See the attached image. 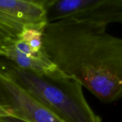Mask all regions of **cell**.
<instances>
[{
    "instance_id": "cell-7",
    "label": "cell",
    "mask_w": 122,
    "mask_h": 122,
    "mask_svg": "<svg viewBox=\"0 0 122 122\" xmlns=\"http://www.w3.org/2000/svg\"><path fill=\"white\" fill-rule=\"evenodd\" d=\"M7 118H10L9 114L3 109V107L0 104V121L3 119H6Z\"/></svg>"
},
{
    "instance_id": "cell-3",
    "label": "cell",
    "mask_w": 122,
    "mask_h": 122,
    "mask_svg": "<svg viewBox=\"0 0 122 122\" xmlns=\"http://www.w3.org/2000/svg\"><path fill=\"white\" fill-rule=\"evenodd\" d=\"M47 21L72 19L122 24V0H44Z\"/></svg>"
},
{
    "instance_id": "cell-5",
    "label": "cell",
    "mask_w": 122,
    "mask_h": 122,
    "mask_svg": "<svg viewBox=\"0 0 122 122\" xmlns=\"http://www.w3.org/2000/svg\"><path fill=\"white\" fill-rule=\"evenodd\" d=\"M44 0H0V37L17 39L25 30L47 24Z\"/></svg>"
},
{
    "instance_id": "cell-1",
    "label": "cell",
    "mask_w": 122,
    "mask_h": 122,
    "mask_svg": "<svg viewBox=\"0 0 122 122\" xmlns=\"http://www.w3.org/2000/svg\"><path fill=\"white\" fill-rule=\"evenodd\" d=\"M107 27L72 19L49 22L42 43L56 69L110 104L122 97V38L108 33Z\"/></svg>"
},
{
    "instance_id": "cell-6",
    "label": "cell",
    "mask_w": 122,
    "mask_h": 122,
    "mask_svg": "<svg viewBox=\"0 0 122 122\" xmlns=\"http://www.w3.org/2000/svg\"><path fill=\"white\" fill-rule=\"evenodd\" d=\"M0 57L21 69L36 74H46L56 68L44 50L35 49L21 36L6 40L0 48Z\"/></svg>"
},
{
    "instance_id": "cell-2",
    "label": "cell",
    "mask_w": 122,
    "mask_h": 122,
    "mask_svg": "<svg viewBox=\"0 0 122 122\" xmlns=\"http://www.w3.org/2000/svg\"><path fill=\"white\" fill-rule=\"evenodd\" d=\"M0 69L63 122H102L86 102L82 85L56 67L46 74H36L0 57Z\"/></svg>"
},
{
    "instance_id": "cell-8",
    "label": "cell",
    "mask_w": 122,
    "mask_h": 122,
    "mask_svg": "<svg viewBox=\"0 0 122 122\" xmlns=\"http://www.w3.org/2000/svg\"><path fill=\"white\" fill-rule=\"evenodd\" d=\"M6 41V40L4 39H3V38H1V37H0V48L3 46V44H4V42Z\"/></svg>"
},
{
    "instance_id": "cell-4",
    "label": "cell",
    "mask_w": 122,
    "mask_h": 122,
    "mask_svg": "<svg viewBox=\"0 0 122 122\" xmlns=\"http://www.w3.org/2000/svg\"><path fill=\"white\" fill-rule=\"evenodd\" d=\"M0 104L10 118L23 122H63L0 69Z\"/></svg>"
}]
</instances>
